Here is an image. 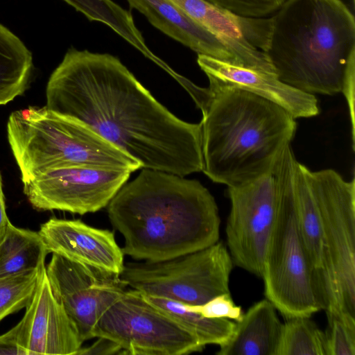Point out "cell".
<instances>
[{
	"label": "cell",
	"mask_w": 355,
	"mask_h": 355,
	"mask_svg": "<svg viewBox=\"0 0 355 355\" xmlns=\"http://www.w3.org/2000/svg\"><path fill=\"white\" fill-rule=\"evenodd\" d=\"M98 339L87 347H81L77 355H122L123 349L116 343L105 337Z\"/></svg>",
	"instance_id": "cell-28"
},
{
	"label": "cell",
	"mask_w": 355,
	"mask_h": 355,
	"mask_svg": "<svg viewBox=\"0 0 355 355\" xmlns=\"http://www.w3.org/2000/svg\"><path fill=\"white\" fill-rule=\"evenodd\" d=\"M10 223L6 210L5 198L2 188V178L0 173V242L3 239Z\"/></svg>",
	"instance_id": "cell-30"
},
{
	"label": "cell",
	"mask_w": 355,
	"mask_h": 355,
	"mask_svg": "<svg viewBox=\"0 0 355 355\" xmlns=\"http://www.w3.org/2000/svg\"><path fill=\"white\" fill-rule=\"evenodd\" d=\"M309 171L297 160L289 145L277 161L272 173L280 177L290 191L300 234L318 282L322 269V231Z\"/></svg>",
	"instance_id": "cell-17"
},
{
	"label": "cell",
	"mask_w": 355,
	"mask_h": 355,
	"mask_svg": "<svg viewBox=\"0 0 355 355\" xmlns=\"http://www.w3.org/2000/svg\"><path fill=\"white\" fill-rule=\"evenodd\" d=\"M322 231L318 284L326 313L355 320V181L333 169L309 171Z\"/></svg>",
	"instance_id": "cell-6"
},
{
	"label": "cell",
	"mask_w": 355,
	"mask_h": 355,
	"mask_svg": "<svg viewBox=\"0 0 355 355\" xmlns=\"http://www.w3.org/2000/svg\"><path fill=\"white\" fill-rule=\"evenodd\" d=\"M266 53L283 83L304 92H341L355 67V19L341 0H286L272 16Z\"/></svg>",
	"instance_id": "cell-4"
},
{
	"label": "cell",
	"mask_w": 355,
	"mask_h": 355,
	"mask_svg": "<svg viewBox=\"0 0 355 355\" xmlns=\"http://www.w3.org/2000/svg\"><path fill=\"white\" fill-rule=\"evenodd\" d=\"M7 137L22 183L47 171L68 166L125 170L142 168L83 122L46 106L12 112Z\"/></svg>",
	"instance_id": "cell-5"
},
{
	"label": "cell",
	"mask_w": 355,
	"mask_h": 355,
	"mask_svg": "<svg viewBox=\"0 0 355 355\" xmlns=\"http://www.w3.org/2000/svg\"><path fill=\"white\" fill-rule=\"evenodd\" d=\"M0 355H22L19 347L16 325L0 335Z\"/></svg>",
	"instance_id": "cell-29"
},
{
	"label": "cell",
	"mask_w": 355,
	"mask_h": 355,
	"mask_svg": "<svg viewBox=\"0 0 355 355\" xmlns=\"http://www.w3.org/2000/svg\"><path fill=\"white\" fill-rule=\"evenodd\" d=\"M192 310L208 318L228 319L238 322L242 319L243 312L236 305L230 293L217 295L200 305H189Z\"/></svg>",
	"instance_id": "cell-27"
},
{
	"label": "cell",
	"mask_w": 355,
	"mask_h": 355,
	"mask_svg": "<svg viewBox=\"0 0 355 355\" xmlns=\"http://www.w3.org/2000/svg\"><path fill=\"white\" fill-rule=\"evenodd\" d=\"M49 253L38 232L10 222L0 242V278L42 268Z\"/></svg>",
	"instance_id": "cell-21"
},
{
	"label": "cell",
	"mask_w": 355,
	"mask_h": 355,
	"mask_svg": "<svg viewBox=\"0 0 355 355\" xmlns=\"http://www.w3.org/2000/svg\"><path fill=\"white\" fill-rule=\"evenodd\" d=\"M197 62L210 85L249 92L277 104L295 119L319 113L315 95L283 83L275 73L232 65L202 55H198Z\"/></svg>",
	"instance_id": "cell-16"
},
{
	"label": "cell",
	"mask_w": 355,
	"mask_h": 355,
	"mask_svg": "<svg viewBox=\"0 0 355 355\" xmlns=\"http://www.w3.org/2000/svg\"><path fill=\"white\" fill-rule=\"evenodd\" d=\"M89 21L101 22L121 36L142 54L149 51L130 12L112 0H63Z\"/></svg>",
	"instance_id": "cell-23"
},
{
	"label": "cell",
	"mask_w": 355,
	"mask_h": 355,
	"mask_svg": "<svg viewBox=\"0 0 355 355\" xmlns=\"http://www.w3.org/2000/svg\"><path fill=\"white\" fill-rule=\"evenodd\" d=\"M22 319L16 324L22 355H77L83 341L62 305L54 296L46 274L40 273Z\"/></svg>",
	"instance_id": "cell-14"
},
{
	"label": "cell",
	"mask_w": 355,
	"mask_h": 355,
	"mask_svg": "<svg viewBox=\"0 0 355 355\" xmlns=\"http://www.w3.org/2000/svg\"><path fill=\"white\" fill-rule=\"evenodd\" d=\"M327 355H355V321L327 314Z\"/></svg>",
	"instance_id": "cell-26"
},
{
	"label": "cell",
	"mask_w": 355,
	"mask_h": 355,
	"mask_svg": "<svg viewBox=\"0 0 355 355\" xmlns=\"http://www.w3.org/2000/svg\"><path fill=\"white\" fill-rule=\"evenodd\" d=\"M46 98L49 109L86 124L142 168L183 177L202 171L201 123L175 116L111 54L69 48Z\"/></svg>",
	"instance_id": "cell-1"
},
{
	"label": "cell",
	"mask_w": 355,
	"mask_h": 355,
	"mask_svg": "<svg viewBox=\"0 0 355 355\" xmlns=\"http://www.w3.org/2000/svg\"><path fill=\"white\" fill-rule=\"evenodd\" d=\"M227 193L231 203L225 227L228 251L234 265L261 277L277 208L273 173L227 187Z\"/></svg>",
	"instance_id": "cell-10"
},
{
	"label": "cell",
	"mask_w": 355,
	"mask_h": 355,
	"mask_svg": "<svg viewBox=\"0 0 355 355\" xmlns=\"http://www.w3.org/2000/svg\"><path fill=\"white\" fill-rule=\"evenodd\" d=\"M141 293L147 302L170 316L193 335L204 347L207 345H223L234 331L236 322L231 320L205 318L192 310L188 304Z\"/></svg>",
	"instance_id": "cell-22"
},
{
	"label": "cell",
	"mask_w": 355,
	"mask_h": 355,
	"mask_svg": "<svg viewBox=\"0 0 355 355\" xmlns=\"http://www.w3.org/2000/svg\"><path fill=\"white\" fill-rule=\"evenodd\" d=\"M44 266L0 278V322L8 315L26 308L33 295Z\"/></svg>",
	"instance_id": "cell-25"
},
{
	"label": "cell",
	"mask_w": 355,
	"mask_h": 355,
	"mask_svg": "<svg viewBox=\"0 0 355 355\" xmlns=\"http://www.w3.org/2000/svg\"><path fill=\"white\" fill-rule=\"evenodd\" d=\"M277 208L261 278L264 294L284 317H311L324 304L296 220L290 191L273 173Z\"/></svg>",
	"instance_id": "cell-7"
},
{
	"label": "cell",
	"mask_w": 355,
	"mask_h": 355,
	"mask_svg": "<svg viewBox=\"0 0 355 355\" xmlns=\"http://www.w3.org/2000/svg\"><path fill=\"white\" fill-rule=\"evenodd\" d=\"M202 113L203 173L232 187L267 173L291 145L295 119L277 104L233 87L187 89Z\"/></svg>",
	"instance_id": "cell-3"
},
{
	"label": "cell",
	"mask_w": 355,
	"mask_h": 355,
	"mask_svg": "<svg viewBox=\"0 0 355 355\" xmlns=\"http://www.w3.org/2000/svg\"><path fill=\"white\" fill-rule=\"evenodd\" d=\"M130 173L91 166L62 167L23 183V191L35 209L83 215L106 207Z\"/></svg>",
	"instance_id": "cell-11"
},
{
	"label": "cell",
	"mask_w": 355,
	"mask_h": 355,
	"mask_svg": "<svg viewBox=\"0 0 355 355\" xmlns=\"http://www.w3.org/2000/svg\"><path fill=\"white\" fill-rule=\"evenodd\" d=\"M192 19L221 40L241 67L275 73L266 51L272 17H247L205 0H171Z\"/></svg>",
	"instance_id": "cell-13"
},
{
	"label": "cell",
	"mask_w": 355,
	"mask_h": 355,
	"mask_svg": "<svg viewBox=\"0 0 355 355\" xmlns=\"http://www.w3.org/2000/svg\"><path fill=\"white\" fill-rule=\"evenodd\" d=\"M52 292L84 342L104 311L128 287L120 275L79 263L53 253L46 266Z\"/></svg>",
	"instance_id": "cell-12"
},
{
	"label": "cell",
	"mask_w": 355,
	"mask_h": 355,
	"mask_svg": "<svg viewBox=\"0 0 355 355\" xmlns=\"http://www.w3.org/2000/svg\"><path fill=\"white\" fill-rule=\"evenodd\" d=\"M38 232L49 253L118 275L123 270L125 254L108 230L80 220L51 218L40 225Z\"/></svg>",
	"instance_id": "cell-15"
},
{
	"label": "cell",
	"mask_w": 355,
	"mask_h": 355,
	"mask_svg": "<svg viewBox=\"0 0 355 355\" xmlns=\"http://www.w3.org/2000/svg\"><path fill=\"white\" fill-rule=\"evenodd\" d=\"M276 308L266 298L253 304L235 324L218 355H276L282 325Z\"/></svg>",
	"instance_id": "cell-19"
},
{
	"label": "cell",
	"mask_w": 355,
	"mask_h": 355,
	"mask_svg": "<svg viewBox=\"0 0 355 355\" xmlns=\"http://www.w3.org/2000/svg\"><path fill=\"white\" fill-rule=\"evenodd\" d=\"M106 207L112 225L123 236L124 254L134 259L168 260L219 240L216 202L196 180L142 168Z\"/></svg>",
	"instance_id": "cell-2"
},
{
	"label": "cell",
	"mask_w": 355,
	"mask_h": 355,
	"mask_svg": "<svg viewBox=\"0 0 355 355\" xmlns=\"http://www.w3.org/2000/svg\"><path fill=\"white\" fill-rule=\"evenodd\" d=\"M33 71L31 52L18 36L0 24V105L24 93Z\"/></svg>",
	"instance_id": "cell-20"
},
{
	"label": "cell",
	"mask_w": 355,
	"mask_h": 355,
	"mask_svg": "<svg viewBox=\"0 0 355 355\" xmlns=\"http://www.w3.org/2000/svg\"><path fill=\"white\" fill-rule=\"evenodd\" d=\"M94 336L116 343L125 355H184L205 348L197 338L137 290H125L104 311Z\"/></svg>",
	"instance_id": "cell-9"
},
{
	"label": "cell",
	"mask_w": 355,
	"mask_h": 355,
	"mask_svg": "<svg viewBox=\"0 0 355 355\" xmlns=\"http://www.w3.org/2000/svg\"><path fill=\"white\" fill-rule=\"evenodd\" d=\"M126 1L131 8L144 15L153 26L198 55L241 67L239 60L221 40L171 0Z\"/></svg>",
	"instance_id": "cell-18"
},
{
	"label": "cell",
	"mask_w": 355,
	"mask_h": 355,
	"mask_svg": "<svg viewBox=\"0 0 355 355\" xmlns=\"http://www.w3.org/2000/svg\"><path fill=\"white\" fill-rule=\"evenodd\" d=\"M276 355H327L324 332L311 317L288 318L282 325Z\"/></svg>",
	"instance_id": "cell-24"
},
{
	"label": "cell",
	"mask_w": 355,
	"mask_h": 355,
	"mask_svg": "<svg viewBox=\"0 0 355 355\" xmlns=\"http://www.w3.org/2000/svg\"><path fill=\"white\" fill-rule=\"evenodd\" d=\"M234 263L223 242L168 260L124 264L121 279L134 290L177 301L200 305L230 293Z\"/></svg>",
	"instance_id": "cell-8"
}]
</instances>
